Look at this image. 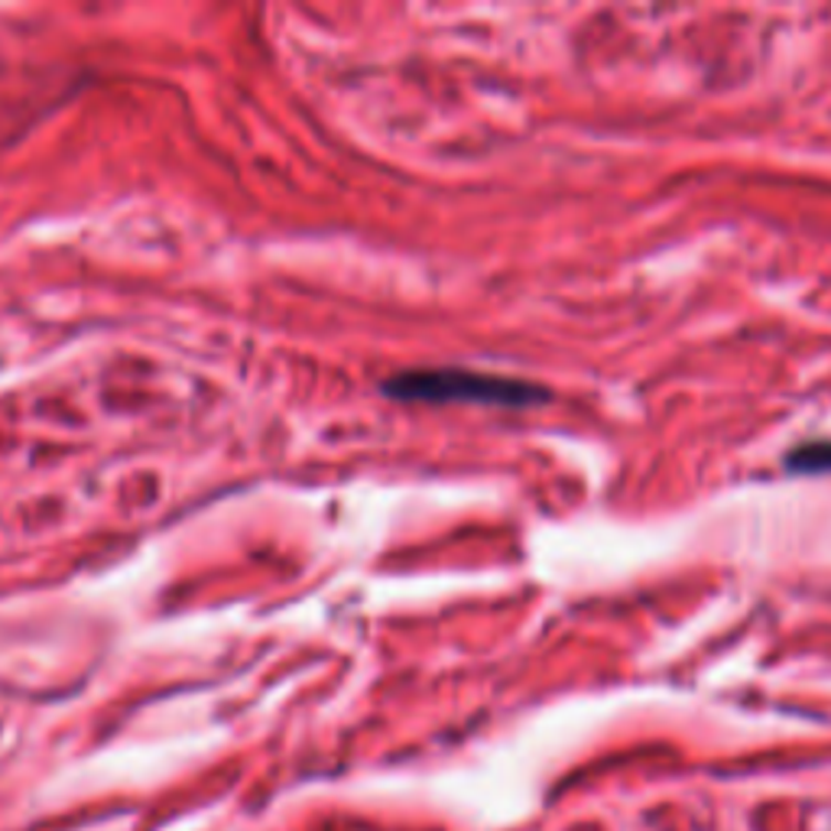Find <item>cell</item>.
<instances>
[{"mask_svg": "<svg viewBox=\"0 0 831 831\" xmlns=\"http://www.w3.org/2000/svg\"><path fill=\"white\" fill-rule=\"evenodd\" d=\"M384 397L403 403H481V407H510L524 410L546 403L549 393L539 384L481 374L465 367H432V370H403L380 384Z\"/></svg>", "mask_w": 831, "mask_h": 831, "instance_id": "6da1fadb", "label": "cell"}, {"mask_svg": "<svg viewBox=\"0 0 831 831\" xmlns=\"http://www.w3.org/2000/svg\"><path fill=\"white\" fill-rule=\"evenodd\" d=\"M786 468L799 475L831 472V442H806L786 455Z\"/></svg>", "mask_w": 831, "mask_h": 831, "instance_id": "7a4b0ae2", "label": "cell"}]
</instances>
